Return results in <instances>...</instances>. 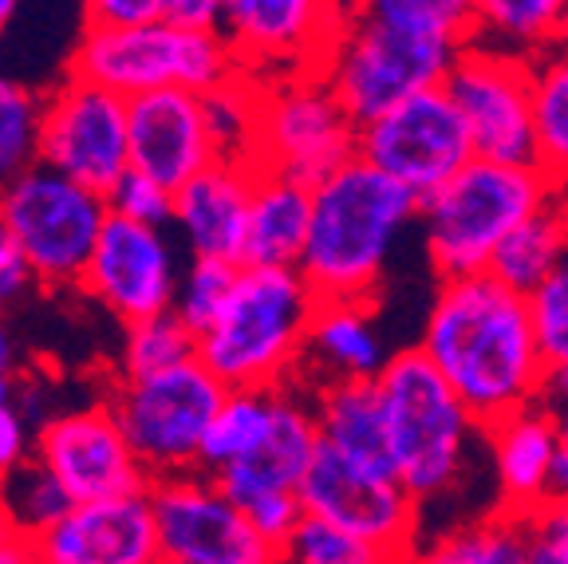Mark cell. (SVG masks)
Returning a JSON list of instances; mask_svg holds the SVG:
<instances>
[{
    "label": "cell",
    "mask_w": 568,
    "mask_h": 564,
    "mask_svg": "<svg viewBox=\"0 0 568 564\" xmlns=\"http://www.w3.org/2000/svg\"><path fill=\"white\" fill-rule=\"evenodd\" d=\"M276 391H230L202 442V474L217 477L261 450L273 431Z\"/></svg>",
    "instance_id": "30"
},
{
    "label": "cell",
    "mask_w": 568,
    "mask_h": 564,
    "mask_svg": "<svg viewBox=\"0 0 568 564\" xmlns=\"http://www.w3.org/2000/svg\"><path fill=\"white\" fill-rule=\"evenodd\" d=\"M0 497L9 505V517L17 525V533L28 541H40L52 525H60L75 510V502H71V494L60 485V477L48 466H40L36 459L0 485Z\"/></svg>",
    "instance_id": "34"
},
{
    "label": "cell",
    "mask_w": 568,
    "mask_h": 564,
    "mask_svg": "<svg viewBox=\"0 0 568 564\" xmlns=\"http://www.w3.org/2000/svg\"><path fill=\"white\" fill-rule=\"evenodd\" d=\"M320 296L301 269H245L217 324L197 340V360L230 391H281L301 375Z\"/></svg>",
    "instance_id": "5"
},
{
    "label": "cell",
    "mask_w": 568,
    "mask_h": 564,
    "mask_svg": "<svg viewBox=\"0 0 568 564\" xmlns=\"http://www.w3.org/2000/svg\"><path fill=\"white\" fill-rule=\"evenodd\" d=\"M320 426L312 415V403L301 387H281L276 391V415L273 431L261 442L253 459L241 466L217 474V485L225 490L233 505H245L261 494H301L304 477H308L312 462L320 459Z\"/></svg>",
    "instance_id": "23"
},
{
    "label": "cell",
    "mask_w": 568,
    "mask_h": 564,
    "mask_svg": "<svg viewBox=\"0 0 568 564\" xmlns=\"http://www.w3.org/2000/svg\"><path fill=\"white\" fill-rule=\"evenodd\" d=\"M190 360H197V335L174 312H166V316L123 328L115 375H126V380H134V375H159V371L182 367Z\"/></svg>",
    "instance_id": "33"
},
{
    "label": "cell",
    "mask_w": 568,
    "mask_h": 564,
    "mask_svg": "<svg viewBox=\"0 0 568 564\" xmlns=\"http://www.w3.org/2000/svg\"><path fill=\"white\" fill-rule=\"evenodd\" d=\"M225 395L230 387H222L202 360L134 380L111 375L103 383L106 406L151 474V485L202 470V442Z\"/></svg>",
    "instance_id": "8"
},
{
    "label": "cell",
    "mask_w": 568,
    "mask_h": 564,
    "mask_svg": "<svg viewBox=\"0 0 568 564\" xmlns=\"http://www.w3.org/2000/svg\"><path fill=\"white\" fill-rule=\"evenodd\" d=\"M557 198L560 185L537 162L474 159L418 205L426 265L438 281L489 273L501 241Z\"/></svg>",
    "instance_id": "6"
},
{
    "label": "cell",
    "mask_w": 568,
    "mask_h": 564,
    "mask_svg": "<svg viewBox=\"0 0 568 564\" xmlns=\"http://www.w3.org/2000/svg\"><path fill=\"white\" fill-rule=\"evenodd\" d=\"M446 95L470 131L474 154L489 162H537L532 63L470 44L446 75Z\"/></svg>",
    "instance_id": "17"
},
{
    "label": "cell",
    "mask_w": 568,
    "mask_h": 564,
    "mask_svg": "<svg viewBox=\"0 0 568 564\" xmlns=\"http://www.w3.org/2000/svg\"><path fill=\"white\" fill-rule=\"evenodd\" d=\"M237 276H241V265L190 256L186 269H182V281H178V292H174V316L202 340V335L217 324L225 304H230L233 289H237Z\"/></svg>",
    "instance_id": "35"
},
{
    "label": "cell",
    "mask_w": 568,
    "mask_h": 564,
    "mask_svg": "<svg viewBox=\"0 0 568 564\" xmlns=\"http://www.w3.org/2000/svg\"><path fill=\"white\" fill-rule=\"evenodd\" d=\"M217 162L225 159L210 131L205 95L154 91L131 99V170L178 194Z\"/></svg>",
    "instance_id": "19"
},
{
    "label": "cell",
    "mask_w": 568,
    "mask_h": 564,
    "mask_svg": "<svg viewBox=\"0 0 568 564\" xmlns=\"http://www.w3.org/2000/svg\"><path fill=\"white\" fill-rule=\"evenodd\" d=\"M32 459H36V423L20 406L0 411V485Z\"/></svg>",
    "instance_id": "42"
},
{
    "label": "cell",
    "mask_w": 568,
    "mask_h": 564,
    "mask_svg": "<svg viewBox=\"0 0 568 564\" xmlns=\"http://www.w3.org/2000/svg\"><path fill=\"white\" fill-rule=\"evenodd\" d=\"M253 185L257 170L248 162H217L178 190L170 233L186 249V256L241 265Z\"/></svg>",
    "instance_id": "21"
},
{
    "label": "cell",
    "mask_w": 568,
    "mask_h": 564,
    "mask_svg": "<svg viewBox=\"0 0 568 564\" xmlns=\"http://www.w3.org/2000/svg\"><path fill=\"white\" fill-rule=\"evenodd\" d=\"M525 564H568V502H549L525 517Z\"/></svg>",
    "instance_id": "39"
},
{
    "label": "cell",
    "mask_w": 568,
    "mask_h": 564,
    "mask_svg": "<svg viewBox=\"0 0 568 564\" xmlns=\"http://www.w3.org/2000/svg\"><path fill=\"white\" fill-rule=\"evenodd\" d=\"M560 202H565V218H568V190H560Z\"/></svg>",
    "instance_id": "52"
},
{
    "label": "cell",
    "mask_w": 568,
    "mask_h": 564,
    "mask_svg": "<svg viewBox=\"0 0 568 564\" xmlns=\"http://www.w3.org/2000/svg\"><path fill=\"white\" fill-rule=\"evenodd\" d=\"M36 462L48 466L75 505L151 494V474L115 423L106 399L60 406L36 423Z\"/></svg>",
    "instance_id": "14"
},
{
    "label": "cell",
    "mask_w": 568,
    "mask_h": 564,
    "mask_svg": "<svg viewBox=\"0 0 568 564\" xmlns=\"http://www.w3.org/2000/svg\"><path fill=\"white\" fill-rule=\"evenodd\" d=\"M20 395H24V375H20V367H0V411L20 406Z\"/></svg>",
    "instance_id": "47"
},
{
    "label": "cell",
    "mask_w": 568,
    "mask_h": 564,
    "mask_svg": "<svg viewBox=\"0 0 568 564\" xmlns=\"http://www.w3.org/2000/svg\"><path fill=\"white\" fill-rule=\"evenodd\" d=\"M12 537H20V533H17V525H12V517H9V505H4V497H0V545H4V541H12Z\"/></svg>",
    "instance_id": "50"
},
{
    "label": "cell",
    "mask_w": 568,
    "mask_h": 564,
    "mask_svg": "<svg viewBox=\"0 0 568 564\" xmlns=\"http://www.w3.org/2000/svg\"><path fill=\"white\" fill-rule=\"evenodd\" d=\"M257 139H253V170L281 174L316 190L336 170L355 162L359 127L344 111L320 71H296L257 80Z\"/></svg>",
    "instance_id": "10"
},
{
    "label": "cell",
    "mask_w": 568,
    "mask_h": 564,
    "mask_svg": "<svg viewBox=\"0 0 568 564\" xmlns=\"http://www.w3.org/2000/svg\"><path fill=\"white\" fill-rule=\"evenodd\" d=\"M418 198L367 162L312 190V230L301 256V276L320 304H379L390 256L403 233L418 225Z\"/></svg>",
    "instance_id": "3"
},
{
    "label": "cell",
    "mask_w": 568,
    "mask_h": 564,
    "mask_svg": "<svg viewBox=\"0 0 568 564\" xmlns=\"http://www.w3.org/2000/svg\"><path fill=\"white\" fill-rule=\"evenodd\" d=\"M415 348L481 426L541 403L549 383L529 296L489 273L438 281Z\"/></svg>",
    "instance_id": "1"
},
{
    "label": "cell",
    "mask_w": 568,
    "mask_h": 564,
    "mask_svg": "<svg viewBox=\"0 0 568 564\" xmlns=\"http://www.w3.org/2000/svg\"><path fill=\"white\" fill-rule=\"evenodd\" d=\"M525 521L486 510L438 533H423L403 564H525Z\"/></svg>",
    "instance_id": "28"
},
{
    "label": "cell",
    "mask_w": 568,
    "mask_h": 564,
    "mask_svg": "<svg viewBox=\"0 0 568 564\" xmlns=\"http://www.w3.org/2000/svg\"><path fill=\"white\" fill-rule=\"evenodd\" d=\"M0 367H20V348L9 328V312H0Z\"/></svg>",
    "instance_id": "48"
},
{
    "label": "cell",
    "mask_w": 568,
    "mask_h": 564,
    "mask_svg": "<svg viewBox=\"0 0 568 564\" xmlns=\"http://www.w3.org/2000/svg\"><path fill=\"white\" fill-rule=\"evenodd\" d=\"M568 0H478L474 44L537 63L565 44Z\"/></svg>",
    "instance_id": "27"
},
{
    "label": "cell",
    "mask_w": 568,
    "mask_h": 564,
    "mask_svg": "<svg viewBox=\"0 0 568 564\" xmlns=\"http://www.w3.org/2000/svg\"><path fill=\"white\" fill-rule=\"evenodd\" d=\"M162 564H166V561H162Z\"/></svg>",
    "instance_id": "55"
},
{
    "label": "cell",
    "mask_w": 568,
    "mask_h": 564,
    "mask_svg": "<svg viewBox=\"0 0 568 564\" xmlns=\"http://www.w3.org/2000/svg\"><path fill=\"white\" fill-rule=\"evenodd\" d=\"M568 256V218H565V202L545 205L541 213H532L525 225H517L501 249L494 253V265L489 276L506 284V289L529 296L545 276H552V269Z\"/></svg>",
    "instance_id": "29"
},
{
    "label": "cell",
    "mask_w": 568,
    "mask_h": 564,
    "mask_svg": "<svg viewBox=\"0 0 568 564\" xmlns=\"http://www.w3.org/2000/svg\"><path fill=\"white\" fill-rule=\"evenodd\" d=\"M17 12H20V4H12V0H0V36L9 32V24L17 20Z\"/></svg>",
    "instance_id": "51"
},
{
    "label": "cell",
    "mask_w": 568,
    "mask_h": 564,
    "mask_svg": "<svg viewBox=\"0 0 568 564\" xmlns=\"http://www.w3.org/2000/svg\"><path fill=\"white\" fill-rule=\"evenodd\" d=\"M225 0H162V24L186 32H222Z\"/></svg>",
    "instance_id": "44"
},
{
    "label": "cell",
    "mask_w": 568,
    "mask_h": 564,
    "mask_svg": "<svg viewBox=\"0 0 568 564\" xmlns=\"http://www.w3.org/2000/svg\"><path fill=\"white\" fill-rule=\"evenodd\" d=\"M68 75L119 99L154 91L213 95L241 80L237 56L222 32H186L174 24L146 28H83L68 56Z\"/></svg>",
    "instance_id": "7"
},
{
    "label": "cell",
    "mask_w": 568,
    "mask_h": 564,
    "mask_svg": "<svg viewBox=\"0 0 568 564\" xmlns=\"http://www.w3.org/2000/svg\"><path fill=\"white\" fill-rule=\"evenodd\" d=\"M40 115H44V91L0 71V190L36 167Z\"/></svg>",
    "instance_id": "32"
},
{
    "label": "cell",
    "mask_w": 568,
    "mask_h": 564,
    "mask_svg": "<svg viewBox=\"0 0 568 564\" xmlns=\"http://www.w3.org/2000/svg\"><path fill=\"white\" fill-rule=\"evenodd\" d=\"M151 505L166 564H281V553L202 470L154 482Z\"/></svg>",
    "instance_id": "16"
},
{
    "label": "cell",
    "mask_w": 568,
    "mask_h": 564,
    "mask_svg": "<svg viewBox=\"0 0 568 564\" xmlns=\"http://www.w3.org/2000/svg\"><path fill=\"white\" fill-rule=\"evenodd\" d=\"M241 513H245L248 525H253L276 553L288 545V537H293L296 525L304 521L301 494H261V497H253V502L241 505Z\"/></svg>",
    "instance_id": "40"
},
{
    "label": "cell",
    "mask_w": 568,
    "mask_h": 564,
    "mask_svg": "<svg viewBox=\"0 0 568 564\" xmlns=\"http://www.w3.org/2000/svg\"><path fill=\"white\" fill-rule=\"evenodd\" d=\"M387 352L375 320V304H320L293 387L312 391L324 383H375L387 367Z\"/></svg>",
    "instance_id": "24"
},
{
    "label": "cell",
    "mask_w": 568,
    "mask_h": 564,
    "mask_svg": "<svg viewBox=\"0 0 568 564\" xmlns=\"http://www.w3.org/2000/svg\"><path fill=\"white\" fill-rule=\"evenodd\" d=\"M529 316L549 371L568 367V256L529 292Z\"/></svg>",
    "instance_id": "36"
},
{
    "label": "cell",
    "mask_w": 568,
    "mask_h": 564,
    "mask_svg": "<svg viewBox=\"0 0 568 564\" xmlns=\"http://www.w3.org/2000/svg\"><path fill=\"white\" fill-rule=\"evenodd\" d=\"M367 561V553L355 545L347 533H339L336 525L320 517H308L296 525V533L288 537V545L281 548V564H355Z\"/></svg>",
    "instance_id": "38"
},
{
    "label": "cell",
    "mask_w": 568,
    "mask_h": 564,
    "mask_svg": "<svg viewBox=\"0 0 568 564\" xmlns=\"http://www.w3.org/2000/svg\"><path fill=\"white\" fill-rule=\"evenodd\" d=\"M36 548L44 564H162L151 494L75 505Z\"/></svg>",
    "instance_id": "20"
},
{
    "label": "cell",
    "mask_w": 568,
    "mask_h": 564,
    "mask_svg": "<svg viewBox=\"0 0 568 564\" xmlns=\"http://www.w3.org/2000/svg\"><path fill=\"white\" fill-rule=\"evenodd\" d=\"M486 454L494 470V510L525 521L552 502V477L565 442L541 403L486 426Z\"/></svg>",
    "instance_id": "22"
},
{
    "label": "cell",
    "mask_w": 568,
    "mask_h": 564,
    "mask_svg": "<svg viewBox=\"0 0 568 564\" xmlns=\"http://www.w3.org/2000/svg\"><path fill=\"white\" fill-rule=\"evenodd\" d=\"M355 564H387V561H375V556H367V561H355Z\"/></svg>",
    "instance_id": "53"
},
{
    "label": "cell",
    "mask_w": 568,
    "mask_h": 564,
    "mask_svg": "<svg viewBox=\"0 0 568 564\" xmlns=\"http://www.w3.org/2000/svg\"><path fill=\"white\" fill-rule=\"evenodd\" d=\"M36 162L95 194H111L131 170V103L63 75V83L44 91Z\"/></svg>",
    "instance_id": "13"
},
{
    "label": "cell",
    "mask_w": 568,
    "mask_h": 564,
    "mask_svg": "<svg viewBox=\"0 0 568 564\" xmlns=\"http://www.w3.org/2000/svg\"><path fill=\"white\" fill-rule=\"evenodd\" d=\"M301 505L308 517L336 525L367 556L403 564L423 537V505L407 485L387 470H367L336 450H320L301 485Z\"/></svg>",
    "instance_id": "11"
},
{
    "label": "cell",
    "mask_w": 568,
    "mask_h": 564,
    "mask_svg": "<svg viewBox=\"0 0 568 564\" xmlns=\"http://www.w3.org/2000/svg\"><path fill=\"white\" fill-rule=\"evenodd\" d=\"M106 205H111L115 218L134 221V225H151V230H170L174 225V194L166 185L139 174V170H126L123 182L106 194Z\"/></svg>",
    "instance_id": "37"
},
{
    "label": "cell",
    "mask_w": 568,
    "mask_h": 564,
    "mask_svg": "<svg viewBox=\"0 0 568 564\" xmlns=\"http://www.w3.org/2000/svg\"><path fill=\"white\" fill-rule=\"evenodd\" d=\"M552 502H568V450L557 462V477H552Z\"/></svg>",
    "instance_id": "49"
},
{
    "label": "cell",
    "mask_w": 568,
    "mask_h": 564,
    "mask_svg": "<svg viewBox=\"0 0 568 564\" xmlns=\"http://www.w3.org/2000/svg\"><path fill=\"white\" fill-rule=\"evenodd\" d=\"M40 292V281H36L32 265H28L24 249L12 238V230L0 221V312H12L20 304Z\"/></svg>",
    "instance_id": "41"
},
{
    "label": "cell",
    "mask_w": 568,
    "mask_h": 564,
    "mask_svg": "<svg viewBox=\"0 0 568 564\" xmlns=\"http://www.w3.org/2000/svg\"><path fill=\"white\" fill-rule=\"evenodd\" d=\"M355 159L387 174L390 182L407 185L423 202L438 194L454 174H462L478 154L446 88H430L359 127Z\"/></svg>",
    "instance_id": "12"
},
{
    "label": "cell",
    "mask_w": 568,
    "mask_h": 564,
    "mask_svg": "<svg viewBox=\"0 0 568 564\" xmlns=\"http://www.w3.org/2000/svg\"><path fill=\"white\" fill-rule=\"evenodd\" d=\"M320 426V442L367 470H390L387 419L375 383H324L304 391Z\"/></svg>",
    "instance_id": "26"
},
{
    "label": "cell",
    "mask_w": 568,
    "mask_h": 564,
    "mask_svg": "<svg viewBox=\"0 0 568 564\" xmlns=\"http://www.w3.org/2000/svg\"><path fill=\"white\" fill-rule=\"evenodd\" d=\"M344 20V4L316 0H225L222 36L241 71L253 80H276L296 71H320Z\"/></svg>",
    "instance_id": "18"
},
{
    "label": "cell",
    "mask_w": 568,
    "mask_h": 564,
    "mask_svg": "<svg viewBox=\"0 0 568 564\" xmlns=\"http://www.w3.org/2000/svg\"><path fill=\"white\" fill-rule=\"evenodd\" d=\"M186 249L170 230L134 225L111 213L80 292L123 328L174 312V292L186 269Z\"/></svg>",
    "instance_id": "15"
},
{
    "label": "cell",
    "mask_w": 568,
    "mask_h": 564,
    "mask_svg": "<svg viewBox=\"0 0 568 564\" xmlns=\"http://www.w3.org/2000/svg\"><path fill=\"white\" fill-rule=\"evenodd\" d=\"M474 0L344 4L336 44L320 63V75L355 127H364L403 99L443 88L458 56L474 44Z\"/></svg>",
    "instance_id": "2"
},
{
    "label": "cell",
    "mask_w": 568,
    "mask_h": 564,
    "mask_svg": "<svg viewBox=\"0 0 568 564\" xmlns=\"http://www.w3.org/2000/svg\"><path fill=\"white\" fill-rule=\"evenodd\" d=\"M565 44H568V9H565Z\"/></svg>",
    "instance_id": "54"
},
{
    "label": "cell",
    "mask_w": 568,
    "mask_h": 564,
    "mask_svg": "<svg viewBox=\"0 0 568 564\" xmlns=\"http://www.w3.org/2000/svg\"><path fill=\"white\" fill-rule=\"evenodd\" d=\"M532 131L537 167L568 190V44L532 63Z\"/></svg>",
    "instance_id": "31"
},
{
    "label": "cell",
    "mask_w": 568,
    "mask_h": 564,
    "mask_svg": "<svg viewBox=\"0 0 568 564\" xmlns=\"http://www.w3.org/2000/svg\"><path fill=\"white\" fill-rule=\"evenodd\" d=\"M0 564H44V556H40L36 541L12 537V541H4V545H0Z\"/></svg>",
    "instance_id": "46"
},
{
    "label": "cell",
    "mask_w": 568,
    "mask_h": 564,
    "mask_svg": "<svg viewBox=\"0 0 568 564\" xmlns=\"http://www.w3.org/2000/svg\"><path fill=\"white\" fill-rule=\"evenodd\" d=\"M375 387L387 419L390 470L426 513V505L462 490L474 450L486 446V426L466 411L418 348H399L390 355Z\"/></svg>",
    "instance_id": "4"
},
{
    "label": "cell",
    "mask_w": 568,
    "mask_h": 564,
    "mask_svg": "<svg viewBox=\"0 0 568 564\" xmlns=\"http://www.w3.org/2000/svg\"><path fill=\"white\" fill-rule=\"evenodd\" d=\"M541 406H545V415L552 419V426H557L560 442H565V450H568V367L549 371V383H545V391H541Z\"/></svg>",
    "instance_id": "45"
},
{
    "label": "cell",
    "mask_w": 568,
    "mask_h": 564,
    "mask_svg": "<svg viewBox=\"0 0 568 564\" xmlns=\"http://www.w3.org/2000/svg\"><path fill=\"white\" fill-rule=\"evenodd\" d=\"M0 221L24 249L40 292H80L111 205L106 194L36 162L0 190Z\"/></svg>",
    "instance_id": "9"
},
{
    "label": "cell",
    "mask_w": 568,
    "mask_h": 564,
    "mask_svg": "<svg viewBox=\"0 0 568 564\" xmlns=\"http://www.w3.org/2000/svg\"><path fill=\"white\" fill-rule=\"evenodd\" d=\"M162 24V0H91L83 28H146Z\"/></svg>",
    "instance_id": "43"
},
{
    "label": "cell",
    "mask_w": 568,
    "mask_h": 564,
    "mask_svg": "<svg viewBox=\"0 0 568 564\" xmlns=\"http://www.w3.org/2000/svg\"><path fill=\"white\" fill-rule=\"evenodd\" d=\"M312 230V185L281 174H257L248 202L245 269H301Z\"/></svg>",
    "instance_id": "25"
}]
</instances>
